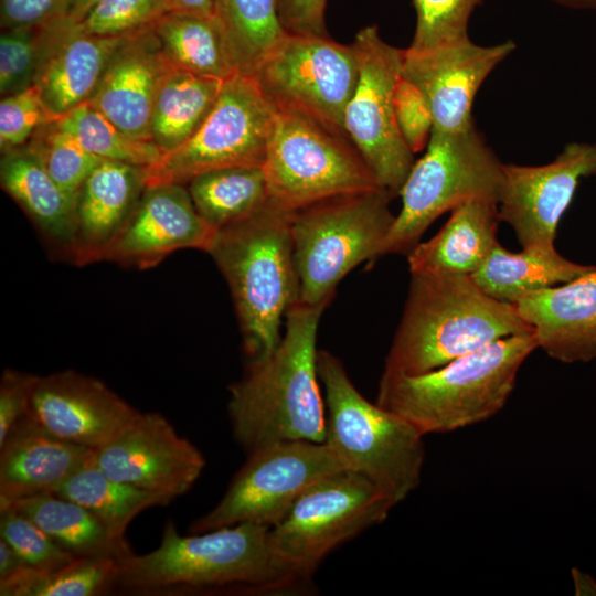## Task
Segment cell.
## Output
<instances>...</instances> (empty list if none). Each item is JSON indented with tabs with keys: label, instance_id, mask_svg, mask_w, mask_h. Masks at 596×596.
Listing matches in <instances>:
<instances>
[{
	"label": "cell",
	"instance_id": "obj_37",
	"mask_svg": "<svg viewBox=\"0 0 596 596\" xmlns=\"http://www.w3.org/2000/svg\"><path fill=\"white\" fill-rule=\"evenodd\" d=\"M0 538L13 547L26 566L35 570H57L78 558L26 515L10 508L0 509Z\"/></svg>",
	"mask_w": 596,
	"mask_h": 596
},
{
	"label": "cell",
	"instance_id": "obj_14",
	"mask_svg": "<svg viewBox=\"0 0 596 596\" xmlns=\"http://www.w3.org/2000/svg\"><path fill=\"white\" fill-rule=\"evenodd\" d=\"M352 44L359 75L344 110V130L379 184L395 198L415 162L394 107L403 50L386 43L375 25L361 29Z\"/></svg>",
	"mask_w": 596,
	"mask_h": 596
},
{
	"label": "cell",
	"instance_id": "obj_40",
	"mask_svg": "<svg viewBox=\"0 0 596 596\" xmlns=\"http://www.w3.org/2000/svg\"><path fill=\"white\" fill-rule=\"evenodd\" d=\"M41 54V26L3 30L0 36L1 96L33 84Z\"/></svg>",
	"mask_w": 596,
	"mask_h": 596
},
{
	"label": "cell",
	"instance_id": "obj_8",
	"mask_svg": "<svg viewBox=\"0 0 596 596\" xmlns=\"http://www.w3.org/2000/svg\"><path fill=\"white\" fill-rule=\"evenodd\" d=\"M502 180L503 163L476 123L459 131L433 129L401 189L402 206L380 256L408 254L438 216L467 201L498 202Z\"/></svg>",
	"mask_w": 596,
	"mask_h": 596
},
{
	"label": "cell",
	"instance_id": "obj_2",
	"mask_svg": "<svg viewBox=\"0 0 596 596\" xmlns=\"http://www.w3.org/2000/svg\"><path fill=\"white\" fill-rule=\"evenodd\" d=\"M269 529L245 522L181 535L168 520L157 549L118 560L113 588L136 594L221 588L281 592L307 582L273 550Z\"/></svg>",
	"mask_w": 596,
	"mask_h": 596
},
{
	"label": "cell",
	"instance_id": "obj_46",
	"mask_svg": "<svg viewBox=\"0 0 596 596\" xmlns=\"http://www.w3.org/2000/svg\"><path fill=\"white\" fill-rule=\"evenodd\" d=\"M168 12L215 17V0H166Z\"/></svg>",
	"mask_w": 596,
	"mask_h": 596
},
{
	"label": "cell",
	"instance_id": "obj_13",
	"mask_svg": "<svg viewBox=\"0 0 596 596\" xmlns=\"http://www.w3.org/2000/svg\"><path fill=\"white\" fill-rule=\"evenodd\" d=\"M344 470L326 443L276 441L248 453L216 505L195 520L191 533L238 523L273 528L312 485Z\"/></svg>",
	"mask_w": 596,
	"mask_h": 596
},
{
	"label": "cell",
	"instance_id": "obj_31",
	"mask_svg": "<svg viewBox=\"0 0 596 596\" xmlns=\"http://www.w3.org/2000/svg\"><path fill=\"white\" fill-rule=\"evenodd\" d=\"M52 493L89 510L119 539H126V530L140 512L174 500L110 478L98 467L94 454Z\"/></svg>",
	"mask_w": 596,
	"mask_h": 596
},
{
	"label": "cell",
	"instance_id": "obj_41",
	"mask_svg": "<svg viewBox=\"0 0 596 596\" xmlns=\"http://www.w3.org/2000/svg\"><path fill=\"white\" fill-rule=\"evenodd\" d=\"M34 85L14 94L2 96L0 102L1 153L24 146L43 125L56 121Z\"/></svg>",
	"mask_w": 596,
	"mask_h": 596
},
{
	"label": "cell",
	"instance_id": "obj_39",
	"mask_svg": "<svg viewBox=\"0 0 596 596\" xmlns=\"http://www.w3.org/2000/svg\"><path fill=\"white\" fill-rule=\"evenodd\" d=\"M481 0H413L416 26L414 50L468 36L470 15Z\"/></svg>",
	"mask_w": 596,
	"mask_h": 596
},
{
	"label": "cell",
	"instance_id": "obj_6",
	"mask_svg": "<svg viewBox=\"0 0 596 596\" xmlns=\"http://www.w3.org/2000/svg\"><path fill=\"white\" fill-rule=\"evenodd\" d=\"M317 369L326 404L323 443L344 470L369 479L395 507L421 483L424 436L368 401L332 353L318 350Z\"/></svg>",
	"mask_w": 596,
	"mask_h": 596
},
{
	"label": "cell",
	"instance_id": "obj_33",
	"mask_svg": "<svg viewBox=\"0 0 596 596\" xmlns=\"http://www.w3.org/2000/svg\"><path fill=\"white\" fill-rule=\"evenodd\" d=\"M215 17L241 73L253 74L286 33L275 0H215Z\"/></svg>",
	"mask_w": 596,
	"mask_h": 596
},
{
	"label": "cell",
	"instance_id": "obj_23",
	"mask_svg": "<svg viewBox=\"0 0 596 596\" xmlns=\"http://www.w3.org/2000/svg\"><path fill=\"white\" fill-rule=\"evenodd\" d=\"M145 189L142 167L111 160L96 166L76 200L75 265L105 260Z\"/></svg>",
	"mask_w": 596,
	"mask_h": 596
},
{
	"label": "cell",
	"instance_id": "obj_12",
	"mask_svg": "<svg viewBox=\"0 0 596 596\" xmlns=\"http://www.w3.org/2000/svg\"><path fill=\"white\" fill-rule=\"evenodd\" d=\"M394 504L366 478L340 470L317 481L269 529L273 550L302 578L341 544L386 520Z\"/></svg>",
	"mask_w": 596,
	"mask_h": 596
},
{
	"label": "cell",
	"instance_id": "obj_38",
	"mask_svg": "<svg viewBox=\"0 0 596 596\" xmlns=\"http://www.w3.org/2000/svg\"><path fill=\"white\" fill-rule=\"evenodd\" d=\"M167 12L166 0H102L75 24L86 34L123 36L151 26Z\"/></svg>",
	"mask_w": 596,
	"mask_h": 596
},
{
	"label": "cell",
	"instance_id": "obj_42",
	"mask_svg": "<svg viewBox=\"0 0 596 596\" xmlns=\"http://www.w3.org/2000/svg\"><path fill=\"white\" fill-rule=\"evenodd\" d=\"M395 116L406 145L415 155L424 150L434 128V118L424 94L401 76L394 95Z\"/></svg>",
	"mask_w": 596,
	"mask_h": 596
},
{
	"label": "cell",
	"instance_id": "obj_21",
	"mask_svg": "<svg viewBox=\"0 0 596 596\" xmlns=\"http://www.w3.org/2000/svg\"><path fill=\"white\" fill-rule=\"evenodd\" d=\"M152 25L124 38L88 99L123 131L150 141L156 95L173 67L163 54Z\"/></svg>",
	"mask_w": 596,
	"mask_h": 596
},
{
	"label": "cell",
	"instance_id": "obj_16",
	"mask_svg": "<svg viewBox=\"0 0 596 596\" xmlns=\"http://www.w3.org/2000/svg\"><path fill=\"white\" fill-rule=\"evenodd\" d=\"M508 40L492 45L469 35L429 47L403 50L402 76L426 97L439 131H459L475 124L472 104L491 74L513 51Z\"/></svg>",
	"mask_w": 596,
	"mask_h": 596
},
{
	"label": "cell",
	"instance_id": "obj_7",
	"mask_svg": "<svg viewBox=\"0 0 596 596\" xmlns=\"http://www.w3.org/2000/svg\"><path fill=\"white\" fill-rule=\"evenodd\" d=\"M385 189L329 198L291 212L299 301L327 306L337 285L361 263L379 257L394 223Z\"/></svg>",
	"mask_w": 596,
	"mask_h": 596
},
{
	"label": "cell",
	"instance_id": "obj_44",
	"mask_svg": "<svg viewBox=\"0 0 596 596\" xmlns=\"http://www.w3.org/2000/svg\"><path fill=\"white\" fill-rule=\"evenodd\" d=\"M327 0H275L277 17L286 33L328 35Z\"/></svg>",
	"mask_w": 596,
	"mask_h": 596
},
{
	"label": "cell",
	"instance_id": "obj_50",
	"mask_svg": "<svg viewBox=\"0 0 596 596\" xmlns=\"http://www.w3.org/2000/svg\"><path fill=\"white\" fill-rule=\"evenodd\" d=\"M570 9H596V0H549Z\"/></svg>",
	"mask_w": 596,
	"mask_h": 596
},
{
	"label": "cell",
	"instance_id": "obj_15",
	"mask_svg": "<svg viewBox=\"0 0 596 596\" xmlns=\"http://www.w3.org/2000/svg\"><path fill=\"white\" fill-rule=\"evenodd\" d=\"M596 174V142L573 141L541 166L503 163L500 221L523 248L554 246L558 222L581 179Z\"/></svg>",
	"mask_w": 596,
	"mask_h": 596
},
{
	"label": "cell",
	"instance_id": "obj_18",
	"mask_svg": "<svg viewBox=\"0 0 596 596\" xmlns=\"http://www.w3.org/2000/svg\"><path fill=\"white\" fill-rule=\"evenodd\" d=\"M139 413L96 377L74 370L32 375L28 415L65 441L97 450Z\"/></svg>",
	"mask_w": 596,
	"mask_h": 596
},
{
	"label": "cell",
	"instance_id": "obj_34",
	"mask_svg": "<svg viewBox=\"0 0 596 596\" xmlns=\"http://www.w3.org/2000/svg\"><path fill=\"white\" fill-rule=\"evenodd\" d=\"M118 560L78 557L53 571L23 566L0 581L1 596H95L113 588Z\"/></svg>",
	"mask_w": 596,
	"mask_h": 596
},
{
	"label": "cell",
	"instance_id": "obj_25",
	"mask_svg": "<svg viewBox=\"0 0 596 596\" xmlns=\"http://www.w3.org/2000/svg\"><path fill=\"white\" fill-rule=\"evenodd\" d=\"M450 213L436 235L408 253L411 273L471 276L489 257L498 243V202L473 199Z\"/></svg>",
	"mask_w": 596,
	"mask_h": 596
},
{
	"label": "cell",
	"instance_id": "obj_30",
	"mask_svg": "<svg viewBox=\"0 0 596 596\" xmlns=\"http://www.w3.org/2000/svg\"><path fill=\"white\" fill-rule=\"evenodd\" d=\"M224 81L172 67L162 79L152 107L150 139L170 152L184 143L213 108Z\"/></svg>",
	"mask_w": 596,
	"mask_h": 596
},
{
	"label": "cell",
	"instance_id": "obj_35",
	"mask_svg": "<svg viewBox=\"0 0 596 596\" xmlns=\"http://www.w3.org/2000/svg\"><path fill=\"white\" fill-rule=\"evenodd\" d=\"M58 124L92 155L102 160L149 167L162 157L150 140L137 139L117 127L88 100L62 116Z\"/></svg>",
	"mask_w": 596,
	"mask_h": 596
},
{
	"label": "cell",
	"instance_id": "obj_43",
	"mask_svg": "<svg viewBox=\"0 0 596 596\" xmlns=\"http://www.w3.org/2000/svg\"><path fill=\"white\" fill-rule=\"evenodd\" d=\"M32 374L4 370L0 383V443L29 413Z\"/></svg>",
	"mask_w": 596,
	"mask_h": 596
},
{
	"label": "cell",
	"instance_id": "obj_22",
	"mask_svg": "<svg viewBox=\"0 0 596 596\" xmlns=\"http://www.w3.org/2000/svg\"><path fill=\"white\" fill-rule=\"evenodd\" d=\"M538 348L563 363L596 358V267L565 284L530 292L515 304Z\"/></svg>",
	"mask_w": 596,
	"mask_h": 596
},
{
	"label": "cell",
	"instance_id": "obj_11",
	"mask_svg": "<svg viewBox=\"0 0 596 596\" xmlns=\"http://www.w3.org/2000/svg\"><path fill=\"white\" fill-rule=\"evenodd\" d=\"M252 75L275 110L301 114L348 137L344 110L359 75L353 44L285 33Z\"/></svg>",
	"mask_w": 596,
	"mask_h": 596
},
{
	"label": "cell",
	"instance_id": "obj_4",
	"mask_svg": "<svg viewBox=\"0 0 596 596\" xmlns=\"http://www.w3.org/2000/svg\"><path fill=\"white\" fill-rule=\"evenodd\" d=\"M536 348L533 332H528L422 374L383 371L375 402L423 436L479 424L504 407L521 365Z\"/></svg>",
	"mask_w": 596,
	"mask_h": 596
},
{
	"label": "cell",
	"instance_id": "obj_1",
	"mask_svg": "<svg viewBox=\"0 0 596 596\" xmlns=\"http://www.w3.org/2000/svg\"><path fill=\"white\" fill-rule=\"evenodd\" d=\"M326 307L291 306L276 349L251 360L244 376L228 387L232 433L247 454L276 441H324L326 404L316 341Z\"/></svg>",
	"mask_w": 596,
	"mask_h": 596
},
{
	"label": "cell",
	"instance_id": "obj_26",
	"mask_svg": "<svg viewBox=\"0 0 596 596\" xmlns=\"http://www.w3.org/2000/svg\"><path fill=\"white\" fill-rule=\"evenodd\" d=\"M0 183L42 235L72 260L76 242V200L52 179L26 145L2 153Z\"/></svg>",
	"mask_w": 596,
	"mask_h": 596
},
{
	"label": "cell",
	"instance_id": "obj_9",
	"mask_svg": "<svg viewBox=\"0 0 596 596\" xmlns=\"http://www.w3.org/2000/svg\"><path fill=\"white\" fill-rule=\"evenodd\" d=\"M262 168L269 201L287 212L382 188L348 137L289 110H275Z\"/></svg>",
	"mask_w": 596,
	"mask_h": 596
},
{
	"label": "cell",
	"instance_id": "obj_24",
	"mask_svg": "<svg viewBox=\"0 0 596 596\" xmlns=\"http://www.w3.org/2000/svg\"><path fill=\"white\" fill-rule=\"evenodd\" d=\"M94 451L52 435L26 415L0 443V507L52 493Z\"/></svg>",
	"mask_w": 596,
	"mask_h": 596
},
{
	"label": "cell",
	"instance_id": "obj_36",
	"mask_svg": "<svg viewBox=\"0 0 596 596\" xmlns=\"http://www.w3.org/2000/svg\"><path fill=\"white\" fill-rule=\"evenodd\" d=\"M25 145L52 179L75 200L85 180L102 161L57 120L40 127Z\"/></svg>",
	"mask_w": 596,
	"mask_h": 596
},
{
	"label": "cell",
	"instance_id": "obj_28",
	"mask_svg": "<svg viewBox=\"0 0 596 596\" xmlns=\"http://www.w3.org/2000/svg\"><path fill=\"white\" fill-rule=\"evenodd\" d=\"M3 508L26 515L76 557L120 560L132 552L126 539L116 538L89 510L54 493L19 499Z\"/></svg>",
	"mask_w": 596,
	"mask_h": 596
},
{
	"label": "cell",
	"instance_id": "obj_5",
	"mask_svg": "<svg viewBox=\"0 0 596 596\" xmlns=\"http://www.w3.org/2000/svg\"><path fill=\"white\" fill-rule=\"evenodd\" d=\"M290 216L268 200L252 215L217 228L207 251L230 287L251 360L276 349L286 313L299 301Z\"/></svg>",
	"mask_w": 596,
	"mask_h": 596
},
{
	"label": "cell",
	"instance_id": "obj_19",
	"mask_svg": "<svg viewBox=\"0 0 596 596\" xmlns=\"http://www.w3.org/2000/svg\"><path fill=\"white\" fill-rule=\"evenodd\" d=\"M215 231L198 213L185 184L149 185L105 260L151 268L179 249L207 252Z\"/></svg>",
	"mask_w": 596,
	"mask_h": 596
},
{
	"label": "cell",
	"instance_id": "obj_27",
	"mask_svg": "<svg viewBox=\"0 0 596 596\" xmlns=\"http://www.w3.org/2000/svg\"><path fill=\"white\" fill-rule=\"evenodd\" d=\"M594 268L564 258L555 246L512 253L498 242L471 277L490 297L515 304L530 292L568 283Z\"/></svg>",
	"mask_w": 596,
	"mask_h": 596
},
{
	"label": "cell",
	"instance_id": "obj_3",
	"mask_svg": "<svg viewBox=\"0 0 596 596\" xmlns=\"http://www.w3.org/2000/svg\"><path fill=\"white\" fill-rule=\"evenodd\" d=\"M533 332L514 304L486 294L469 275L411 273L384 371L422 374L507 337Z\"/></svg>",
	"mask_w": 596,
	"mask_h": 596
},
{
	"label": "cell",
	"instance_id": "obj_48",
	"mask_svg": "<svg viewBox=\"0 0 596 596\" xmlns=\"http://www.w3.org/2000/svg\"><path fill=\"white\" fill-rule=\"evenodd\" d=\"M102 0H64L60 18L72 23L79 22Z\"/></svg>",
	"mask_w": 596,
	"mask_h": 596
},
{
	"label": "cell",
	"instance_id": "obj_49",
	"mask_svg": "<svg viewBox=\"0 0 596 596\" xmlns=\"http://www.w3.org/2000/svg\"><path fill=\"white\" fill-rule=\"evenodd\" d=\"M572 577L576 595H596V581L587 573L578 568H572Z\"/></svg>",
	"mask_w": 596,
	"mask_h": 596
},
{
	"label": "cell",
	"instance_id": "obj_47",
	"mask_svg": "<svg viewBox=\"0 0 596 596\" xmlns=\"http://www.w3.org/2000/svg\"><path fill=\"white\" fill-rule=\"evenodd\" d=\"M23 566H25L24 562L13 547L0 538V581L11 576Z\"/></svg>",
	"mask_w": 596,
	"mask_h": 596
},
{
	"label": "cell",
	"instance_id": "obj_20",
	"mask_svg": "<svg viewBox=\"0 0 596 596\" xmlns=\"http://www.w3.org/2000/svg\"><path fill=\"white\" fill-rule=\"evenodd\" d=\"M125 36L86 34L60 17L41 26V54L32 85L54 116L60 119L91 98Z\"/></svg>",
	"mask_w": 596,
	"mask_h": 596
},
{
	"label": "cell",
	"instance_id": "obj_29",
	"mask_svg": "<svg viewBox=\"0 0 596 596\" xmlns=\"http://www.w3.org/2000/svg\"><path fill=\"white\" fill-rule=\"evenodd\" d=\"M152 30L174 68L220 81L238 73L216 17L167 12L157 20Z\"/></svg>",
	"mask_w": 596,
	"mask_h": 596
},
{
	"label": "cell",
	"instance_id": "obj_32",
	"mask_svg": "<svg viewBox=\"0 0 596 596\" xmlns=\"http://www.w3.org/2000/svg\"><path fill=\"white\" fill-rule=\"evenodd\" d=\"M200 216L213 228L238 222L269 200L262 167H232L193 178L188 184Z\"/></svg>",
	"mask_w": 596,
	"mask_h": 596
},
{
	"label": "cell",
	"instance_id": "obj_45",
	"mask_svg": "<svg viewBox=\"0 0 596 596\" xmlns=\"http://www.w3.org/2000/svg\"><path fill=\"white\" fill-rule=\"evenodd\" d=\"M64 0H1L2 30L38 28L60 15Z\"/></svg>",
	"mask_w": 596,
	"mask_h": 596
},
{
	"label": "cell",
	"instance_id": "obj_10",
	"mask_svg": "<svg viewBox=\"0 0 596 596\" xmlns=\"http://www.w3.org/2000/svg\"><path fill=\"white\" fill-rule=\"evenodd\" d=\"M275 116L252 74L224 81L220 95L198 130L180 147L145 167L146 187L188 184L209 171L263 167Z\"/></svg>",
	"mask_w": 596,
	"mask_h": 596
},
{
	"label": "cell",
	"instance_id": "obj_17",
	"mask_svg": "<svg viewBox=\"0 0 596 596\" xmlns=\"http://www.w3.org/2000/svg\"><path fill=\"white\" fill-rule=\"evenodd\" d=\"M94 459L110 478L172 499L187 493L205 467L200 449L157 412H140Z\"/></svg>",
	"mask_w": 596,
	"mask_h": 596
}]
</instances>
